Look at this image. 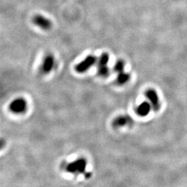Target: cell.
Here are the masks:
<instances>
[{
    "label": "cell",
    "instance_id": "obj_1",
    "mask_svg": "<svg viewBox=\"0 0 187 187\" xmlns=\"http://www.w3.org/2000/svg\"><path fill=\"white\" fill-rule=\"evenodd\" d=\"M32 23L43 31H49L52 27V21L41 15H36L32 19Z\"/></svg>",
    "mask_w": 187,
    "mask_h": 187
},
{
    "label": "cell",
    "instance_id": "obj_2",
    "mask_svg": "<svg viewBox=\"0 0 187 187\" xmlns=\"http://www.w3.org/2000/svg\"><path fill=\"white\" fill-rule=\"evenodd\" d=\"M87 163L84 159H80L69 163L67 166V170L70 173H83L86 168Z\"/></svg>",
    "mask_w": 187,
    "mask_h": 187
},
{
    "label": "cell",
    "instance_id": "obj_3",
    "mask_svg": "<svg viewBox=\"0 0 187 187\" xmlns=\"http://www.w3.org/2000/svg\"><path fill=\"white\" fill-rule=\"evenodd\" d=\"M96 61L95 56L89 55L76 66V70L79 73L85 72L89 69Z\"/></svg>",
    "mask_w": 187,
    "mask_h": 187
},
{
    "label": "cell",
    "instance_id": "obj_4",
    "mask_svg": "<svg viewBox=\"0 0 187 187\" xmlns=\"http://www.w3.org/2000/svg\"><path fill=\"white\" fill-rule=\"evenodd\" d=\"M27 107V104L25 100L18 98L14 100L10 105V109L12 112L16 113L24 112Z\"/></svg>",
    "mask_w": 187,
    "mask_h": 187
},
{
    "label": "cell",
    "instance_id": "obj_5",
    "mask_svg": "<svg viewBox=\"0 0 187 187\" xmlns=\"http://www.w3.org/2000/svg\"><path fill=\"white\" fill-rule=\"evenodd\" d=\"M146 96L149 100L153 109L157 110L159 108V97L156 92L153 90H149L146 92Z\"/></svg>",
    "mask_w": 187,
    "mask_h": 187
},
{
    "label": "cell",
    "instance_id": "obj_6",
    "mask_svg": "<svg viewBox=\"0 0 187 187\" xmlns=\"http://www.w3.org/2000/svg\"><path fill=\"white\" fill-rule=\"evenodd\" d=\"M54 64H55V60L53 57L50 55H47L45 58L42 64V67L43 71L46 73L50 72L51 70L53 68Z\"/></svg>",
    "mask_w": 187,
    "mask_h": 187
},
{
    "label": "cell",
    "instance_id": "obj_7",
    "mask_svg": "<svg viewBox=\"0 0 187 187\" xmlns=\"http://www.w3.org/2000/svg\"><path fill=\"white\" fill-rule=\"evenodd\" d=\"M151 107L152 105L150 103L147 102H144L138 107L137 109V112L139 115L141 116H145L148 115L150 113L151 110Z\"/></svg>",
    "mask_w": 187,
    "mask_h": 187
},
{
    "label": "cell",
    "instance_id": "obj_8",
    "mask_svg": "<svg viewBox=\"0 0 187 187\" xmlns=\"http://www.w3.org/2000/svg\"><path fill=\"white\" fill-rule=\"evenodd\" d=\"M110 57L109 55L107 53H103L99 60V63H98V67H106L107 66V64L109 61Z\"/></svg>",
    "mask_w": 187,
    "mask_h": 187
},
{
    "label": "cell",
    "instance_id": "obj_9",
    "mask_svg": "<svg viewBox=\"0 0 187 187\" xmlns=\"http://www.w3.org/2000/svg\"><path fill=\"white\" fill-rule=\"evenodd\" d=\"M128 121L129 119H128L127 117L119 116L113 121V125L115 127H123L125 125L127 124Z\"/></svg>",
    "mask_w": 187,
    "mask_h": 187
},
{
    "label": "cell",
    "instance_id": "obj_10",
    "mask_svg": "<svg viewBox=\"0 0 187 187\" xmlns=\"http://www.w3.org/2000/svg\"><path fill=\"white\" fill-rule=\"evenodd\" d=\"M129 79H130L129 75L123 72L119 73V75L118 77V82L121 84H123L126 83L129 80Z\"/></svg>",
    "mask_w": 187,
    "mask_h": 187
},
{
    "label": "cell",
    "instance_id": "obj_11",
    "mask_svg": "<svg viewBox=\"0 0 187 187\" xmlns=\"http://www.w3.org/2000/svg\"><path fill=\"white\" fill-rule=\"evenodd\" d=\"M124 62L122 60H119L116 63V64L115 65V71H116L119 73H121V72H124Z\"/></svg>",
    "mask_w": 187,
    "mask_h": 187
},
{
    "label": "cell",
    "instance_id": "obj_12",
    "mask_svg": "<svg viewBox=\"0 0 187 187\" xmlns=\"http://www.w3.org/2000/svg\"><path fill=\"white\" fill-rule=\"evenodd\" d=\"M98 72L100 75L102 76H105L108 75L109 73V69L108 68V66L101 67H98Z\"/></svg>",
    "mask_w": 187,
    "mask_h": 187
}]
</instances>
